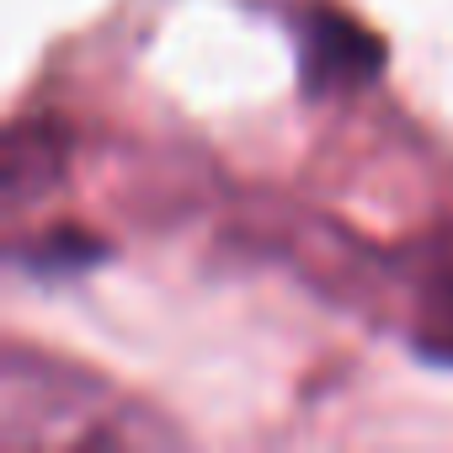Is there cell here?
<instances>
[{"label": "cell", "mask_w": 453, "mask_h": 453, "mask_svg": "<svg viewBox=\"0 0 453 453\" xmlns=\"http://www.w3.org/2000/svg\"><path fill=\"white\" fill-rule=\"evenodd\" d=\"M0 442L86 453V448H165L176 442V432L75 363L6 352V363H0Z\"/></svg>", "instance_id": "cell-1"}, {"label": "cell", "mask_w": 453, "mask_h": 453, "mask_svg": "<svg viewBox=\"0 0 453 453\" xmlns=\"http://www.w3.org/2000/svg\"><path fill=\"white\" fill-rule=\"evenodd\" d=\"M294 43H299V81L310 96H347L373 86L389 54L379 33H368L357 17L336 6H310L294 22Z\"/></svg>", "instance_id": "cell-2"}, {"label": "cell", "mask_w": 453, "mask_h": 453, "mask_svg": "<svg viewBox=\"0 0 453 453\" xmlns=\"http://www.w3.org/2000/svg\"><path fill=\"white\" fill-rule=\"evenodd\" d=\"M70 155H75V139L59 118H22L6 128V144H0V197L6 208H33L43 203L65 171H70Z\"/></svg>", "instance_id": "cell-3"}, {"label": "cell", "mask_w": 453, "mask_h": 453, "mask_svg": "<svg viewBox=\"0 0 453 453\" xmlns=\"http://www.w3.org/2000/svg\"><path fill=\"white\" fill-rule=\"evenodd\" d=\"M411 347L437 363L453 368V246L437 251L432 273L416 288V320H411Z\"/></svg>", "instance_id": "cell-4"}, {"label": "cell", "mask_w": 453, "mask_h": 453, "mask_svg": "<svg viewBox=\"0 0 453 453\" xmlns=\"http://www.w3.org/2000/svg\"><path fill=\"white\" fill-rule=\"evenodd\" d=\"M102 257L96 235L86 230H49V235H33L22 251H17V267L38 273V278H59V273H81Z\"/></svg>", "instance_id": "cell-5"}]
</instances>
